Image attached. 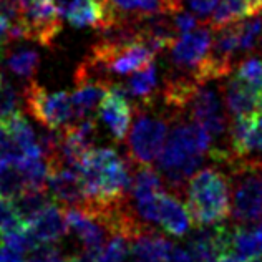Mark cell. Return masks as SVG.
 I'll list each match as a JSON object with an SVG mask.
<instances>
[{
    "mask_svg": "<svg viewBox=\"0 0 262 262\" xmlns=\"http://www.w3.org/2000/svg\"><path fill=\"white\" fill-rule=\"evenodd\" d=\"M211 144V133L196 121L179 123L168 133L156 163L163 179L176 194L186 191V184L201 168Z\"/></svg>",
    "mask_w": 262,
    "mask_h": 262,
    "instance_id": "1",
    "label": "cell"
},
{
    "mask_svg": "<svg viewBox=\"0 0 262 262\" xmlns=\"http://www.w3.org/2000/svg\"><path fill=\"white\" fill-rule=\"evenodd\" d=\"M78 171L86 192L85 204L120 201L131 188L128 163L113 148L88 149Z\"/></svg>",
    "mask_w": 262,
    "mask_h": 262,
    "instance_id": "2",
    "label": "cell"
},
{
    "mask_svg": "<svg viewBox=\"0 0 262 262\" xmlns=\"http://www.w3.org/2000/svg\"><path fill=\"white\" fill-rule=\"evenodd\" d=\"M231 178L216 168H204L186 184V208L196 226L224 221L231 212Z\"/></svg>",
    "mask_w": 262,
    "mask_h": 262,
    "instance_id": "3",
    "label": "cell"
},
{
    "mask_svg": "<svg viewBox=\"0 0 262 262\" xmlns=\"http://www.w3.org/2000/svg\"><path fill=\"white\" fill-rule=\"evenodd\" d=\"M61 17L57 0H32L20 13L18 24L10 27V40L27 38L43 47L52 45L61 32Z\"/></svg>",
    "mask_w": 262,
    "mask_h": 262,
    "instance_id": "4",
    "label": "cell"
},
{
    "mask_svg": "<svg viewBox=\"0 0 262 262\" xmlns=\"http://www.w3.org/2000/svg\"><path fill=\"white\" fill-rule=\"evenodd\" d=\"M29 113L40 125L58 131L75 121V110L72 95L67 92H47L37 81H30L24 92Z\"/></svg>",
    "mask_w": 262,
    "mask_h": 262,
    "instance_id": "5",
    "label": "cell"
},
{
    "mask_svg": "<svg viewBox=\"0 0 262 262\" xmlns=\"http://www.w3.org/2000/svg\"><path fill=\"white\" fill-rule=\"evenodd\" d=\"M168 121L158 116L138 115L128 133L129 158L140 164H149L158 160L168 138Z\"/></svg>",
    "mask_w": 262,
    "mask_h": 262,
    "instance_id": "6",
    "label": "cell"
},
{
    "mask_svg": "<svg viewBox=\"0 0 262 262\" xmlns=\"http://www.w3.org/2000/svg\"><path fill=\"white\" fill-rule=\"evenodd\" d=\"M58 9L72 27H93L100 32L118 24L108 0H57Z\"/></svg>",
    "mask_w": 262,
    "mask_h": 262,
    "instance_id": "7",
    "label": "cell"
},
{
    "mask_svg": "<svg viewBox=\"0 0 262 262\" xmlns=\"http://www.w3.org/2000/svg\"><path fill=\"white\" fill-rule=\"evenodd\" d=\"M212 29L211 27H196L194 30L183 33L174 45L171 47V58L173 63L181 70L189 72L194 78L199 67L203 65L209 53L212 43ZM196 80V78H194Z\"/></svg>",
    "mask_w": 262,
    "mask_h": 262,
    "instance_id": "8",
    "label": "cell"
},
{
    "mask_svg": "<svg viewBox=\"0 0 262 262\" xmlns=\"http://www.w3.org/2000/svg\"><path fill=\"white\" fill-rule=\"evenodd\" d=\"M98 116L116 141L125 140L129 131L131 116H133V105L129 103L125 86L113 83L108 88L106 95L100 103Z\"/></svg>",
    "mask_w": 262,
    "mask_h": 262,
    "instance_id": "9",
    "label": "cell"
},
{
    "mask_svg": "<svg viewBox=\"0 0 262 262\" xmlns=\"http://www.w3.org/2000/svg\"><path fill=\"white\" fill-rule=\"evenodd\" d=\"M186 110H189L192 120L203 125L212 138H221L226 135L227 120L223 105H221V98L212 88L199 83Z\"/></svg>",
    "mask_w": 262,
    "mask_h": 262,
    "instance_id": "10",
    "label": "cell"
},
{
    "mask_svg": "<svg viewBox=\"0 0 262 262\" xmlns=\"http://www.w3.org/2000/svg\"><path fill=\"white\" fill-rule=\"evenodd\" d=\"M47 189L55 201L65 208H81L86 203L85 186L77 168H48Z\"/></svg>",
    "mask_w": 262,
    "mask_h": 262,
    "instance_id": "11",
    "label": "cell"
},
{
    "mask_svg": "<svg viewBox=\"0 0 262 262\" xmlns=\"http://www.w3.org/2000/svg\"><path fill=\"white\" fill-rule=\"evenodd\" d=\"M227 151L234 158L262 155V113L234 118Z\"/></svg>",
    "mask_w": 262,
    "mask_h": 262,
    "instance_id": "12",
    "label": "cell"
},
{
    "mask_svg": "<svg viewBox=\"0 0 262 262\" xmlns=\"http://www.w3.org/2000/svg\"><path fill=\"white\" fill-rule=\"evenodd\" d=\"M65 216L68 223V229H72L83 249L90 252H98L106 243V234L110 231L96 219L92 212L83 208H65Z\"/></svg>",
    "mask_w": 262,
    "mask_h": 262,
    "instance_id": "13",
    "label": "cell"
},
{
    "mask_svg": "<svg viewBox=\"0 0 262 262\" xmlns=\"http://www.w3.org/2000/svg\"><path fill=\"white\" fill-rule=\"evenodd\" d=\"M118 22H135L155 13H174L183 10V0H108Z\"/></svg>",
    "mask_w": 262,
    "mask_h": 262,
    "instance_id": "14",
    "label": "cell"
},
{
    "mask_svg": "<svg viewBox=\"0 0 262 262\" xmlns=\"http://www.w3.org/2000/svg\"><path fill=\"white\" fill-rule=\"evenodd\" d=\"M226 108L232 118L262 113V93L239 77H234L226 85Z\"/></svg>",
    "mask_w": 262,
    "mask_h": 262,
    "instance_id": "15",
    "label": "cell"
},
{
    "mask_svg": "<svg viewBox=\"0 0 262 262\" xmlns=\"http://www.w3.org/2000/svg\"><path fill=\"white\" fill-rule=\"evenodd\" d=\"M158 224L174 237H183L191 229V216L184 204L173 194L163 192L158 206Z\"/></svg>",
    "mask_w": 262,
    "mask_h": 262,
    "instance_id": "16",
    "label": "cell"
},
{
    "mask_svg": "<svg viewBox=\"0 0 262 262\" xmlns=\"http://www.w3.org/2000/svg\"><path fill=\"white\" fill-rule=\"evenodd\" d=\"M40 244H52L61 239L68 231V223L65 216V209L60 208L58 203H53L47 208L42 214L30 224H27Z\"/></svg>",
    "mask_w": 262,
    "mask_h": 262,
    "instance_id": "17",
    "label": "cell"
},
{
    "mask_svg": "<svg viewBox=\"0 0 262 262\" xmlns=\"http://www.w3.org/2000/svg\"><path fill=\"white\" fill-rule=\"evenodd\" d=\"M259 13H262V4L257 0H221L216 10L212 12L209 27L212 30H217Z\"/></svg>",
    "mask_w": 262,
    "mask_h": 262,
    "instance_id": "18",
    "label": "cell"
},
{
    "mask_svg": "<svg viewBox=\"0 0 262 262\" xmlns=\"http://www.w3.org/2000/svg\"><path fill=\"white\" fill-rule=\"evenodd\" d=\"M171 249L173 244L151 229L141 232L131 241V256L138 262H164Z\"/></svg>",
    "mask_w": 262,
    "mask_h": 262,
    "instance_id": "19",
    "label": "cell"
},
{
    "mask_svg": "<svg viewBox=\"0 0 262 262\" xmlns=\"http://www.w3.org/2000/svg\"><path fill=\"white\" fill-rule=\"evenodd\" d=\"M232 252L244 262L262 256V217L249 226L234 227Z\"/></svg>",
    "mask_w": 262,
    "mask_h": 262,
    "instance_id": "20",
    "label": "cell"
},
{
    "mask_svg": "<svg viewBox=\"0 0 262 262\" xmlns=\"http://www.w3.org/2000/svg\"><path fill=\"white\" fill-rule=\"evenodd\" d=\"M12 201L15 204L24 226L30 224L47 208H50L53 203H57L47 188H27L17 198H13Z\"/></svg>",
    "mask_w": 262,
    "mask_h": 262,
    "instance_id": "21",
    "label": "cell"
},
{
    "mask_svg": "<svg viewBox=\"0 0 262 262\" xmlns=\"http://www.w3.org/2000/svg\"><path fill=\"white\" fill-rule=\"evenodd\" d=\"M2 125L9 129V133L15 140L17 146L20 148L25 158H43L42 151H40L38 136L30 126V123L22 116V113L13 115L12 118L4 121Z\"/></svg>",
    "mask_w": 262,
    "mask_h": 262,
    "instance_id": "22",
    "label": "cell"
},
{
    "mask_svg": "<svg viewBox=\"0 0 262 262\" xmlns=\"http://www.w3.org/2000/svg\"><path fill=\"white\" fill-rule=\"evenodd\" d=\"M0 61L13 75L32 80L40 65V55L32 48H17L13 52H7L5 55L0 52Z\"/></svg>",
    "mask_w": 262,
    "mask_h": 262,
    "instance_id": "23",
    "label": "cell"
},
{
    "mask_svg": "<svg viewBox=\"0 0 262 262\" xmlns=\"http://www.w3.org/2000/svg\"><path fill=\"white\" fill-rule=\"evenodd\" d=\"M158 85V73L155 63H149L141 70H138L133 77L128 80L126 85H123L126 90L129 98H138L143 105H148L153 100L155 90Z\"/></svg>",
    "mask_w": 262,
    "mask_h": 262,
    "instance_id": "24",
    "label": "cell"
},
{
    "mask_svg": "<svg viewBox=\"0 0 262 262\" xmlns=\"http://www.w3.org/2000/svg\"><path fill=\"white\" fill-rule=\"evenodd\" d=\"M131 198L133 199H144L158 194L163 189V178L156 173L149 164H141L135 173L133 181H131Z\"/></svg>",
    "mask_w": 262,
    "mask_h": 262,
    "instance_id": "25",
    "label": "cell"
},
{
    "mask_svg": "<svg viewBox=\"0 0 262 262\" xmlns=\"http://www.w3.org/2000/svg\"><path fill=\"white\" fill-rule=\"evenodd\" d=\"M25 189V178L17 164L9 161H0V198L13 199Z\"/></svg>",
    "mask_w": 262,
    "mask_h": 262,
    "instance_id": "26",
    "label": "cell"
},
{
    "mask_svg": "<svg viewBox=\"0 0 262 262\" xmlns=\"http://www.w3.org/2000/svg\"><path fill=\"white\" fill-rule=\"evenodd\" d=\"M236 77L244 80L256 90L262 93V60L259 58H247L241 61L236 72Z\"/></svg>",
    "mask_w": 262,
    "mask_h": 262,
    "instance_id": "27",
    "label": "cell"
},
{
    "mask_svg": "<svg viewBox=\"0 0 262 262\" xmlns=\"http://www.w3.org/2000/svg\"><path fill=\"white\" fill-rule=\"evenodd\" d=\"M24 226L12 199L0 198V234L12 232Z\"/></svg>",
    "mask_w": 262,
    "mask_h": 262,
    "instance_id": "28",
    "label": "cell"
},
{
    "mask_svg": "<svg viewBox=\"0 0 262 262\" xmlns=\"http://www.w3.org/2000/svg\"><path fill=\"white\" fill-rule=\"evenodd\" d=\"M18 112V95L10 83H2L0 86V123L12 118Z\"/></svg>",
    "mask_w": 262,
    "mask_h": 262,
    "instance_id": "29",
    "label": "cell"
},
{
    "mask_svg": "<svg viewBox=\"0 0 262 262\" xmlns=\"http://www.w3.org/2000/svg\"><path fill=\"white\" fill-rule=\"evenodd\" d=\"M27 262H67L65 257H61L58 249H55L50 244H42L37 251L32 252V257Z\"/></svg>",
    "mask_w": 262,
    "mask_h": 262,
    "instance_id": "30",
    "label": "cell"
},
{
    "mask_svg": "<svg viewBox=\"0 0 262 262\" xmlns=\"http://www.w3.org/2000/svg\"><path fill=\"white\" fill-rule=\"evenodd\" d=\"M173 20H174L176 30L179 33H188L191 30H194L196 27H199V20L194 15H192V13H188V12H184V10L174 13Z\"/></svg>",
    "mask_w": 262,
    "mask_h": 262,
    "instance_id": "31",
    "label": "cell"
},
{
    "mask_svg": "<svg viewBox=\"0 0 262 262\" xmlns=\"http://www.w3.org/2000/svg\"><path fill=\"white\" fill-rule=\"evenodd\" d=\"M188 4L198 15L206 17L212 12V9L216 7L217 0H188Z\"/></svg>",
    "mask_w": 262,
    "mask_h": 262,
    "instance_id": "32",
    "label": "cell"
},
{
    "mask_svg": "<svg viewBox=\"0 0 262 262\" xmlns=\"http://www.w3.org/2000/svg\"><path fill=\"white\" fill-rule=\"evenodd\" d=\"M164 262H194L192 254L189 252L188 247H174L171 249L169 256L166 257Z\"/></svg>",
    "mask_w": 262,
    "mask_h": 262,
    "instance_id": "33",
    "label": "cell"
},
{
    "mask_svg": "<svg viewBox=\"0 0 262 262\" xmlns=\"http://www.w3.org/2000/svg\"><path fill=\"white\" fill-rule=\"evenodd\" d=\"M10 40V24L2 13H0V45H5Z\"/></svg>",
    "mask_w": 262,
    "mask_h": 262,
    "instance_id": "34",
    "label": "cell"
},
{
    "mask_svg": "<svg viewBox=\"0 0 262 262\" xmlns=\"http://www.w3.org/2000/svg\"><path fill=\"white\" fill-rule=\"evenodd\" d=\"M246 262H262V256H260V257H254V259H251V260H246Z\"/></svg>",
    "mask_w": 262,
    "mask_h": 262,
    "instance_id": "35",
    "label": "cell"
},
{
    "mask_svg": "<svg viewBox=\"0 0 262 262\" xmlns=\"http://www.w3.org/2000/svg\"><path fill=\"white\" fill-rule=\"evenodd\" d=\"M2 83H4V80H2V75H0V86H2Z\"/></svg>",
    "mask_w": 262,
    "mask_h": 262,
    "instance_id": "36",
    "label": "cell"
},
{
    "mask_svg": "<svg viewBox=\"0 0 262 262\" xmlns=\"http://www.w3.org/2000/svg\"><path fill=\"white\" fill-rule=\"evenodd\" d=\"M257 2H260V4H262V0H257Z\"/></svg>",
    "mask_w": 262,
    "mask_h": 262,
    "instance_id": "37",
    "label": "cell"
}]
</instances>
